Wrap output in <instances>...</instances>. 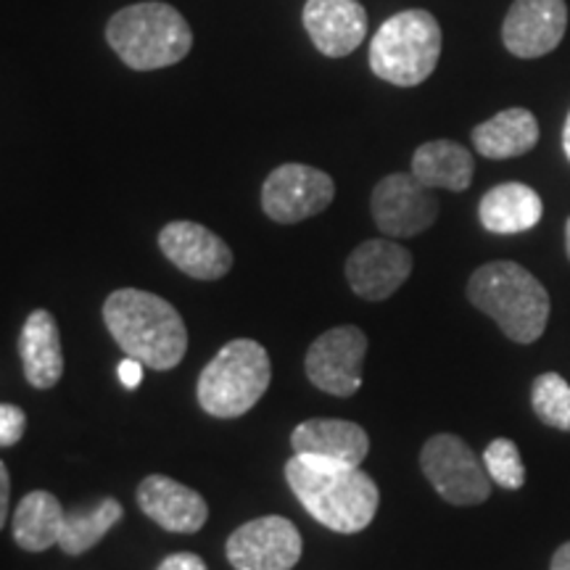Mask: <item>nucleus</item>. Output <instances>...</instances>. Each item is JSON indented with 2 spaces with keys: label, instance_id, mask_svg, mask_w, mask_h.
Here are the masks:
<instances>
[{
  "label": "nucleus",
  "instance_id": "f257e3e1",
  "mask_svg": "<svg viewBox=\"0 0 570 570\" xmlns=\"http://www.w3.org/2000/svg\"><path fill=\"white\" fill-rule=\"evenodd\" d=\"M285 481L304 510L336 533H360L375 520L381 491L360 465L294 454L285 462Z\"/></svg>",
  "mask_w": 570,
  "mask_h": 570
},
{
  "label": "nucleus",
  "instance_id": "f03ea898",
  "mask_svg": "<svg viewBox=\"0 0 570 570\" xmlns=\"http://www.w3.org/2000/svg\"><path fill=\"white\" fill-rule=\"evenodd\" d=\"M104 323L125 356L146 367L173 370L188 352V331L167 298L140 288H119L104 302Z\"/></svg>",
  "mask_w": 570,
  "mask_h": 570
},
{
  "label": "nucleus",
  "instance_id": "7ed1b4c3",
  "mask_svg": "<svg viewBox=\"0 0 570 570\" xmlns=\"http://www.w3.org/2000/svg\"><path fill=\"white\" fill-rule=\"evenodd\" d=\"M468 298L515 344H533L544 336L550 294L515 262H489L475 269L468 283Z\"/></svg>",
  "mask_w": 570,
  "mask_h": 570
},
{
  "label": "nucleus",
  "instance_id": "20e7f679",
  "mask_svg": "<svg viewBox=\"0 0 570 570\" xmlns=\"http://www.w3.org/2000/svg\"><path fill=\"white\" fill-rule=\"evenodd\" d=\"M106 42L135 71L167 69L194 48V30L175 6L161 0L127 6L106 24Z\"/></svg>",
  "mask_w": 570,
  "mask_h": 570
},
{
  "label": "nucleus",
  "instance_id": "39448f33",
  "mask_svg": "<svg viewBox=\"0 0 570 570\" xmlns=\"http://www.w3.org/2000/svg\"><path fill=\"white\" fill-rule=\"evenodd\" d=\"M273 381L267 348L254 338H235L214 354L198 375L196 396L206 415L233 420L246 415Z\"/></svg>",
  "mask_w": 570,
  "mask_h": 570
},
{
  "label": "nucleus",
  "instance_id": "423d86ee",
  "mask_svg": "<svg viewBox=\"0 0 570 570\" xmlns=\"http://www.w3.org/2000/svg\"><path fill=\"white\" fill-rule=\"evenodd\" d=\"M441 59V27L425 9L399 11L370 40V69L396 88H415Z\"/></svg>",
  "mask_w": 570,
  "mask_h": 570
},
{
  "label": "nucleus",
  "instance_id": "0eeeda50",
  "mask_svg": "<svg viewBox=\"0 0 570 570\" xmlns=\"http://www.w3.org/2000/svg\"><path fill=\"white\" fill-rule=\"evenodd\" d=\"M420 468L441 499L458 508L487 502L491 494V475L475 452L454 433H436L420 452Z\"/></svg>",
  "mask_w": 570,
  "mask_h": 570
},
{
  "label": "nucleus",
  "instance_id": "6e6552de",
  "mask_svg": "<svg viewBox=\"0 0 570 570\" xmlns=\"http://www.w3.org/2000/svg\"><path fill=\"white\" fill-rule=\"evenodd\" d=\"M336 198V183L309 164H281L262 185V209L277 225L317 217Z\"/></svg>",
  "mask_w": 570,
  "mask_h": 570
},
{
  "label": "nucleus",
  "instance_id": "1a4fd4ad",
  "mask_svg": "<svg viewBox=\"0 0 570 570\" xmlns=\"http://www.w3.org/2000/svg\"><path fill=\"white\" fill-rule=\"evenodd\" d=\"M367 336L356 325H338L315 338L304 360L312 386L331 396H354L362 389Z\"/></svg>",
  "mask_w": 570,
  "mask_h": 570
},
{
  "label": "nucleus",
  "instance_id": "9d476101",
  "mask_svg": "<svg viewBox=\"0 0 570 570\" xmlns=\"http://www.w3.org/2000/svg\"><path fill=\"white\" fill-rule=\"evenodd\" d=\"M370 212L377 230L389 238H412L439 219V198L415 175L394 173L383 177L370 196Z\"/></svg>",
  "mask_w": 570,
  "mask_h": 570
},
{
  "label": "nucleus",
  "instance_id": "9b49d317",
  "mask_svg": "<svg viewBox=\"0 0 570 570\" xmlns=\"http://www.w3.org/2000/svg\"><path fill=\"white\" fill-rule=\"evenodd\" d=\"M227 560L235 570H294L302 560V533L281 515L248 520L227 539Z\"/></svg>",
  "mask_w": 570,
  "mask_h": 570
},
{
  "label": "nucleus",
  "instance_id": "f8f14e48",
  "mask_svg": "<svg viewBox=\"0 0 570 570\" xmlns=\"http://www.w3.org/2000/svg\"><path fill=\"white\" fill-rule=\"evenodd\" d=\"M415 259L402 244L389 238L365 240L348 254V288L365 302H386L410 281Z\"/></svg>",
  "mask_w": 570,
  "mask_h": 570
},
{
  "label": "nucleus",
  "instance_id": "ddd939ff",
  "mask_svg": "<svg viewBox=\"0 0 570 570\" xmlns=\"http://www.w3.org/2000/svg\"><path fill=\"white\" fill-rule=\"evenodd\" d=\"M566 30V0H515L504 17L502 42L518 59H539L560 46Z\"/></svg>",
  "mask_w": 570,
  "mask_h": 570
},
{
  "label": "nucleus",
  "instance_id": "4468645a",
  "mask_svg": "<svg viewBox=\"0 0 570 570\" xmlns=\"http://www.w3.org/2000/svg\"><path fill=\"white\" fill-rule=\"evenodd\" d=\"M159 248L173 265L194 281H219L233 269L230 246L209 227L177 219L159 233Z\"/></svg>",
  "mask_w": 570,
  "mask_h": 570
},
{
  "label": "nucleus",
  "instance_id": "2eb2a0df",
  "mask_svg": "<svg viewBox=\"0 0 570 570\" xmlns=\"http://www.w3.org/2000/svg\"><path fill=\"white\" fill-rule=\"evenodd\" d=\"M304 30L327 59H344L367 38V11L356 0H306Z\"/></svg>",
  "mask_w": 570,
  "mask_h": 570
},
{
  "label": "nucleus",
  "instance_id": "dca6fc26",
  "mask_svg": "<svg viewBox=\"0 0 570 570\" xmlns=\"http://www.w3.org/2000/svg\"><path fill=\"white\" fill-rule=\"evenodd\" d=\"M138 508L169 533H196L209 520V504L198 491L159 473L138 487Z\"/></svg>",
  "mask_w": 570,
  "mask_h": 570
},
{
  "label": "nucleus",
  "instance_id": "f3484780",
  "mask_svg": "<svg viewBox=\"0 0 570 570\" xmlns=\"http://www.w3.org/2000/svg\"><path fill=\"white\" fill-rule=\"evenodd\" d=\"M291 446H294L296 454L362 465L370 452V436L365 428L352 423V420L315 417L304 420L294 428Z\"/></svg>",
  "mask_w": 570,
  "mask_h": 570
},
{
  "label": "nucleus",
  "instance_id": "a211bd4d",
  "mask_svg": "<svg viewBox=\"0 0 570 570\" xmlns=\"http://www.w3.org/2000/svg\"><path fill=\"white\" fill-rule=\"evenodd\" d=\"M19 356L32 389H53L63 375V348L59 323L48 309H35L19 333Z\"/></svg>",
  "mask_w": 570,
  "mask_h": 570
},
{
  "label": "nucleus",
  "instance_id": "6ab92c4d",
  "mask_svg": "<svg viewBox=\"0 0 570 570\" xmlns=\"http://www.w3.org/2000/svg\"><path fill=\"white\" fill-rule=\"evenodd\" d=\"M544 204L531 185L502 183L481 198L479 219L489 233L518 235L539 225Z\"/></svg>",
  "mask_w": 570,
  "mask_h": 570
},
{
  "label": "nucleus",
  "instance_id": "aec40b11",
  "mask_svg": "<svg viewBox=\"0 0 570 570\" xmlns=\"http://www.w3.org/2000/svg\"><path fill=\"white\" fill-rule=\"evenodd\" d=\"M473 173V154L454 140H428L412 154V175L433 190H468Z\"/></svg>",
  "mask_w": 570,
  "mask_h": 570
},
{
  "label": "nucleus",
  "instance_id": "412c9836",
  "mask_svg": "<svg viewBox=\"0 0 570 570\" xmlns=\"http://www.w3.org/2000/svg\"><path fill=\"white\" fill-rule=\"evenodd\" d=\"M539 142V122L529 109H504L473 130L475 151L487 159H515Z\"/></svg>",
  "mask_w": 570,
  "mask_h": 570
},
{
  "label": "nucleus",
  "instance_id": "4be33fe9",
  "mask_svg": "<svg viewBox=\"0 0 570 570\" xmlns=\"http://www.w3.org/2000/svg\"><path fill=\"white\" fill-rule=\"evenodd\" d=\"M67 510L51 491H30L13 510L11 533L24 552H46L59 544Z\"/></svg>",
  "mask_w": 570,
  "mask_h": 570
},
{
  "label": "nucleus",
  "instance_id": "5701e85b",
  "mask_svg": "<svg viewBox=\"0 0 570 570\" xmlns=\"http://www.w3.org/2000/svg\"><path fill=\"white\" fill-rule=\"evenodd\" d=\"M122 504L114 497H104L101 502L88 504V508L67 510L59 539L61 552L71 554V558H80V554L92 550L122 520Z\"/></svg>",
  "mask_w": 570,
  "mask_h": 570
},
{
  "label": "nucleus",
  "instance_id": "b1692460",
  "mask_svg": "<svg viewBox=\"0 0 570 570\" xmlns=\"http://www.w3.org/2000/svg\"><path fill=\"white\" fill-rule=\"evenodd\" d=\"M531 404L541 423L570 431V386L566 377L558 373L539 375L531 389Z\"/></svg>",
  "mask_w": 570,
  "mask_h": 570
},
{
  "label": "nucleus",
  "instance_id": "393cba45",
  "mask_svg": "<svg viewBox=\"0 0 570 570\" xmlns=\"http://www.w3.org/2000/svg\"><path fill=\"white\" fill-rule=\"evenodd\" d=\"M483 465L497 487L515 491L525 483V468L520 460V449L510 439H494L483 452Z\"/></svg>",
  "mask_w": 570,
  "mask_h": 570
},
{
  "label": "nucleus",
  "instance_id": "a878e982",
  "mask_svg": "<svg viewBox=\"0 0 570 570\" xmlns=\"http://www.w3.org/2000/svg\"><path fill=\"white\" fill-rule=\"evenodd\" d=\"M27 431V415L17 404H0V446H17Z\"/></svg>",
  "mask_w": 570,
  "mask_h": 570
},
{
  "label": "nucleus",
  "instance_id": "bb28decb",
  "mask_svg": "<svg viewBox=\"0 0 570 570\" xmlns=\"http://www.w3.org/2000/svg\"><path fill=\"white\" fill-rule=\"evenodd\" d=\"M156 570H209L206 562L194 552H177L161 560V566Z\"/></svg>",
  "mask_w": 570,
  "mask_h": 570
},
{
  "label": "nucleus",
  "instance_id": "cd10ccee",
  "mask_svg": "<svg viewBox=\"0 0 570 570\" xmlns=\"http://www.w3.org/2000/svg\"><path fill=\"white\" fill-rule=\"evenodd\" d=\"M142 367H146V365H142L140 360H135V356H125V360L119 362L117 375H119V381H122L125 389H138L140 386Z\"/></svg>",
  "mask_w": 570,
  "mask_h": 570
},
{
  "label": "nucleus",
  "instance_id": "c85d7f7f",
  "mask_svg": "<svg viewBox=\"0 0 570 570\" xmlns=\"http://www.w3.org/2000/svg\"><path fill=\"white\" fill-rule=\"evenodd\" d=\"M9 497H11L9 468L0 462V525H6V520H9Z\"/></svg>",
  "mask_w": 570,
  "mask_h": 570
},
{
  "label": "nucleus",
  "instance_id": "c756f323",
  "mask_svg": "<svg viewBox=\"0 0 570 570\" xmlns=\"http://www.w3.org/2000/svg\"><path fill=\"white\" fill-rule=\"evenodd\" d=\"M550 570H570V541H566V544L554 552Z\"/></svg>",
  "mask_w": 570,
  "mask_h": 570
},
{
  "label": "nucleus",
  "instance_id": "7c9ffc66",
  "mask_svg": "<svg viewBox=\"0 0 570 570\" xmlns=\"http://www.w3.org/2000/svg\"><path fill=\"white\" fill-rule=\"evenodd\" d=\"M562 151H566L568 161H570V114L566 119V127H562Z\"/></svg>",
  "mask_w": 570,
  "mask_h": 570
},
{
  "label": "nucleus",
  "instance_id": "2f4dec72",
  "mask_svg": "<svg viewBox=\"0 0 570 570\" xmlns=\"http://www.w3.org/2000/svg\"><path fill=\"white\" fill-rule=\"evenodd\" d=\"M566 248H568V256H570V219H568V225H566Z\"/></svg>",
  "mask_w": 570,
  "mask_h": 570
}]
</instances>
